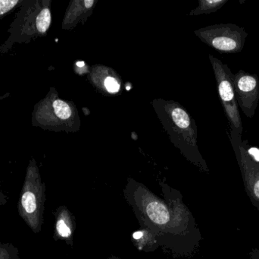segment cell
Here are the masks:
<instances>
[{
  "mask_svg": "<svg viewBox=\"0 0 259 259\" xmlns=\"http://www.w3.org/2000/svg\"><path fill=\"white\" fill-rule=\"evenodd\" d=\"M124 194L140 226L155 234L158 243L165 240L167 234L181 235L193 251L199 247L200 231L182 201L167 198V203L137 182L134 186L128 184Z\"/></svg>",
  "mask_w": 259,
  "mask_h": 259,
  "instance_id": "cell-1",
  "label": "cell"
},
{
  "mask_svg": "<svg viewBox=\"0 0 259 259\" xmlns=\"http://www.w3.org/2000/svg\"><path fill=\"white\" fill-rule=\"evenodd\" d=\"M217 81L218 90L222 106L231 124V130L242 135L243 124L233 85V73L226 64L210 56Z\"/></svg>",
  "mask_w": 259,
  "mask_h": 259,
  "instance_id": "cell-2",
  "label": "cell"
},
{
  "mask_svg": "<svg viewBox=\"0 0 259 259\" xmlns=\"http://www.w3.org/2000/svg\"><path fill=\"white\" fill-rule=\"evenodd\" d=\"M199 35L220 53L233 54L243 50L248 33L237 24H220L199 30Z\"/></svg>",
  "mask_w": 259,
  "mask_h": 259,
  "instance_id": "cell-3",
  "label": "cell"
},
{
  "mask_svg": "<svg viewBox=\"0 0 259 259\" xmlns=\"http://www.w3.org/2000/svg\"><path fill=\"white\" fill-rule=\"evenodd\" d=\"M242 141V135L231 129V142L240 167L245 191L259 212V162L251 158Z\"/></svg>",
  "mask_w": 259,
  "mask_h": 259,
  "instance_id": "cell-4",
  "label": "cell"
},
{
  "mask_svg": "<svg viewBox=\"0 0 259 259\" xmlns=\"http://www.w3.org/2000/svg\"><path fill=\"white\" fill-rule=\"evenodd\" d=\"M237 104L248 118L255 116L259 100V79L255 74L240 70L232 76Z\"/></svg>",
  "mask_w": 259,
  "mask_h": 259,
  "instance_id": "cell-5",
  "label": "cell"
},
{
  "mask_svg": "<svg viewBox=\"0 0 259 259\" xmlns=\"http://www.w3.org/2000/svg\"><path fill=\"white\" fill-rule=\"evenodd\" d=\"M75 227V220L72 214L68 211V209L64 208L63 211L59 214V219L56 222V229L58 235L72 245Z\"/></svg>",
  "mask_w": 259,
  "mask_h": 259,
  "instance_id": "cell-6",
  "label": "cell"
},
{
  "mask_svg": "<svg viewBox=\"0 0 259 259\" xmlns=\"http://www.w3.org/2000/svg\"><path fill=\"white\" fill-rule=\"evenodd\" d=\"M132 238L136 247L145 252H152L155 249L154 246H158V240L155 234L143 228L134 233Z\"/></svg>",
  "mask_w": 259,
  "mask_h": 259,
  "instance_id": "cell-7",
  "label": "cell"
},
{
  "mask_svg": "<svg viewBox=\"0 0 259 259\" xmlns=\"http://www.w3.org/2000/svg\"><path fill=\"white\" fill-rule=\"evenodd\" d=\"M228 0H203L200 1L199 6L194 12V14L211 13L217 12L223 7Z\"/></svg>",
  "mask_w": 259,
  "mask_h": 259,
  "instance_id": "cell-8",
  "label": "cell"
},
{
  "mask_svg": "<svg viewBox=\"0 0 259 259\" xmlns=\"http://www.w3.org/2000/svg\"><path fill=\"white\" fill-rule=\"evenodd\" d=\"M51 24V13L50 9H44L36 17V25L38 31L45 33Z\"/></svg>",
  "mask_w": 259,
  "mask_h": 259,
  "instance_id": "cell-9",
  "label": "cell"
},
{
  "mask_svg": "<svg viewBox=\"0 0 259 259\" xmlns=\"http://www.w3.org/2000/svg\"><path fill=\"white\" fill-rule=\"evenodd\" d=\"M172 117L177 126L181 129H187L190 126V119L184 109L176 108L172 113Z\"/></svg>",
  "mask_w": 259,
  "mask_h": 259,
  "instance_id": "cell-10",
  "label": "cell"
},
{
  "mask_svg": "<svg viewBox=\"0 0 259 259\" xmlns=\"http://www.w3.org/2000/svg\"><path fill=\"white\" fill-rule=\"evenodd\" d=\"M55 113L59 118L67 120L71 116V110L68 103L63 100H56L53 103Z\"/></svg>",
  "mask_w": 259,
  "mask_h": 259,
  "instance_id": "cell-11",
  "label": "cell"
},
{
  "mask_svg": "<svg viewBox=\"0 0 259 259\" xmlns=\"http://www.w3.org/2000/svg\"><path fill=\"white\" fill-rule=\"evenodd\" d=\"M22 205L26 212L31 214L36 209V196L30 192H26L22 196Z\"/></svg>",
  "mask_w": 259,
  "mask_h": 259,
  "instance_id": "cell-12",
  "label": "cell"
},
{
  "mask_svg": "<svg viewBox=\"0 0 259 259\" xmlns=\"http://www.w3.org/2000/svg\"><path fill=\"white\" fill-rule=\"evenodd\" d=\"M18 1H12V0H0V15H4L6 12H9L13 9Z\"/></svg>",
  "mask_w": 259,
  "mask_h": 259,
  "instance_id": "cell-13",
  "label": "cell"
},
{
  "mask_svg": "<svg viewBox=\"0 0 259 259\" xmlns=\"http://www.w3.org/2000/svg\"><path fill=\"white\" fill-rule=\"evenodd\" d=\"M106 89L111 93H116L120 88L119 84L113 78L108 77L105 81Z\"/></svg>",
  "mask_w": 259,
  "mask_h": 259,
  "instance_id": "cell-14",
  "label": "cell"
},
{
  "mask_svg": "<svg viewBox=\"0 0 259 259\" xmlns=\"http://www.w3.org/2000/svg\"><path fill=\"white\" fill-rule=\"evenodd\" d=\"M249 259H259V246L253 248L249 252Z\"/></svg>",
  "mask_w": 259,
  "mask_h": 259,
  "instance_id": "cell-15",
  "label": "cell"
},
{
  "mask_svg": "<svg viewBox=\"0 0 259 259\" xmlns=\"http://www.w3.org/2000/svg\"><path fill=\"white\" fill-rule=\"evenodd\" d=\"M108 259H121V258H119V257L115 256V255H111V256H109Z\"/></svg>",
  "mask_w": 259,
  "mask_h": 259,
  "instance_id": "cell-16",
  "label": "cell"
}]
</instances>
